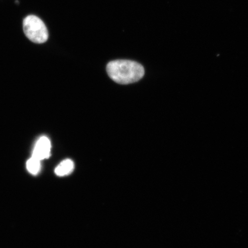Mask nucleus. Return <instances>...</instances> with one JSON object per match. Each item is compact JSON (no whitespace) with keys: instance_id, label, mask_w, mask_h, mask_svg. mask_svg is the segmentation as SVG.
<instances>
[{"instance_id":"1","label":"nucleus","mask_w":248,"mask_h":248,"mask_svg":"<svg viewBox=\"0 0 248 248\" xmlns=\"http://www.w3.org/2000/svg\"><path fill=\"white\" fill-rule=\"evenodd\" d=\"M107 71L111 79L122 85L138 82L145 74L141 64L129 60L111 61L107 65Z\"/></svg>"},{"instance_id":"2","label":"nucleus","mask_w":248,"mask_h":248,"mask_svg":"<svg viewBox=\"0 0 248 248\" xmlns=\"http://www.w3.org/2000/svg\"><path fill=\"white\" fill-rule=\"evenodd\" d=\"M25 35L31 42L42 44L48 38V32L43 21L35 15H29L23 21Z\"/></svg>"},{"instance_id":"3","label":"nucleus","mask_w":248,"mask_h":248,"mask_svg":"<svg viewBox=\"0 0 248 248\" xmlns=\"http://www.w3.org/2000/svg\"><path fill=\"white\" fill-rule=\"evenodd\" d=\"M51 144L48 138L42 136L36 142L33 149L32 157L42 161L50 156Z\"/></svg>"},{"instance_id":"4","label":"nucleus","mask_w":248,"mask_h":248,"mask_svg":"<svg viewBox=\"0 0 248 248\" xmlns=\"http://www.w3.org/2000/svg\"><path fill=\"white\" fill-rule=\"evenodd\" d=\"M74 163L70 159H66L56 167L55 172L59 176H64L70 174L73 171Z\"/></svg>"},{"instance_id":"5","label":"nucleus","mask_w":248,"mask_h":248,"mask_svg":"<svg viewBox=\"0 0 248 248\" xmlns=\"http://www.w3.org/2000/svg\"><path fill=\"white\" fill-rule=\"evenodd\" d=\"M26 167L28 171L31 174L37 175L41 169V161L32 156L27 161Z\"/></svg>"}]
</instances>
